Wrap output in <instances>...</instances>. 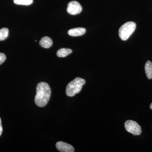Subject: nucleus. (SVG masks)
<instances>
[{
    "label": "nucleus",
    "instance_id": "obj_12",
    "mask_svg": "<svg viewBox=\"0 0 152 152\" xmlns=\"http://www.w3.org/2000/svg\"><path fill=\"white\" fill-rule=\"evenodd\" d=\"M14 2L16 4L30 5L32 4L33 0H14Z\"/></svg>",
    "mask_w": 152,
    "mask_h": 152
},
{
    "label": "nucleus",
    "instance_id": "obj_11",
    "mask_svg": "<svg viewBox=\"0 0 152 152\" xmlns=\"http://www.w3.org/2000/svg\"><path fill=\"white\" fill-rule=\"evenodd\" d=\"M9 32L7 28H3L0 29V41L4 40L7 38Z\"/></svg>",
    "mask_w": 152,
    "mask_h": 152
},
{
    "label": "nucleus",
    "instance_id": "obj_2",
    "mask_svg": "<svg viewBox=\"0 0 152 152\" xmlns=\"http://www.w3.org/2000/svg\"><path fill=\"white\" fill-rule=\"evenodd\" d=\"M86 83L84 79L77 77L70 82L66 88V94L68 96L72 97L81 91L83 86Z\"/></svg>",
    "mask_w": 152,
    "mask_h": 152
},
{
    "label": "nucleus",
    "instance_id": "obj_9",
    "mask_svg": "<svg viewBox=\"0 0 152 152\" xmlns=\"http://www.w3.org/2000/svg\"><path fill=\"white\" fill-rule=\"evenodd\" d=\"M145 72L148 78L152 79V63L151 61H147L145 66Z\"/></svg>",
    "mask_w": 152,
    "mask_h": 152
},
{
    "label": "nucleus",
    "instance_id": "obj_14",
    "mask_svg": "<svg viewBox=\"0 0 152 152\" xmlns=\"http://www.w3.org/2000/svg\"><path fill=\"white\" fill-rule=\"evenodd\" d=\"M3 132V128L1 124V118H0V136L1 135L2 133Z\"/></svg>",
    "mask_w": 152,
    "mask_h": 152
},
{
    "label": "nucleus",
    "instance_id": "obj_7",
    "mask_svg": "<svg viewBox=\"0 0 152 152\" xmlns=\"http://www.w3.org/2000/svg\"><path fill=\"white\" fill-rule=\"evenodd\" d=\"M86 32V29L83 28H74L69 30L68 34L72 37H79L84 34Z\"/></svg>",
    "mask_w": 152,
    "mask_h": 152
},
{
    "label": "nucleus",
    "instance_id": "obj_13",
    "mask_svg": "<svg viewBox=\"0 0 152 152\" xmlns=\"http://www.w3.org/2000/svg\"><path fill=\"white\" fill-rule=\"evenodd\" d=\"M6 55L3 53H0V65H1L6 60Z\"/></svg>",
    "mask_w": 152,
    "mask_h": 152
},
{
    "label": "nucleus",
    "instance_id": "obj_5",
    "mask_svg": "<svg viewBox=\"0 0 152 152\" xmlns=\"http://www.w3.org/2000/svg\"><path fill=\"white\" fill-rule=\"evenodd\" d=\"M82 7L80 3L76 1H72L68 4L67 11L71 15H76L80 13Z\"/></svg>",
    "mask_w": 152,
    "mask_h": 152
},
{
    "label": "nucleus",
    "instance_id": "obj_15",
    "mask_svg": "<svg viewBox=\"0 0 152 152\" xmlns=\"http://www.w3.org/2000/svg\"><path fill=\"white\" fill-rule=\"evenodd\" d=\"M150 109L152 110V103L150 105Z\"/></svg>",
    "mask_w": 152,
    "mask_h": 152
},
{
    "label": "nucleus",
    "instance_id": "obj_6",
    "mask_svg": "<svg viewBox=\"0 0 152 152\" xmlns=\"http://www.w3.org/2000/svg\"><path fill=\"white\" fill-rule=\"evenodd\" d=\"M56 147L57 149L61 152H75V149L72 145L64 142H58L56 144Z\"/></svg>",
    "mask_w": 152,
    "mask_h": 152
},
{
    "label": "nucleus",
    "instance_id": "obj_4",
    "mask_svg": "<svg viewBox=\"0 0 152 152\" xmlns=\"http://www.w3.org/2000/svg\"><path fill=\"white\" fill-rule=\"evenodd\" d=\"M125 127L129 132L134 136H138L142 133L140 126L137 122L132 120H128L125 123Z\"/></svg>",
    "mask_w": 152,
    "mask_h": 152
},
{
    "label": "nucleus",
    "instance_id": "obj_8",
    "mask_svg": "<svg viewBox=\"0 0 152 152\" xmlns=\"http://www.w3.org/2000/svg\"><path fill=\"white\" fill-rule=\"evenodd\" d=\"M39 45L41 47L45 48H49L53 45V40L49 37H45L40 41Z\"/></svg>",
    "mask_w": 152,
    "mask_h": 152
},
{
    "label": "nucleus",
    "instance_id": "obj_10",
    "mask_svg": "<svg viewBox=\"0 0 152 152\" xmlns=\"http://www.w3.org/2000/svg\"><path fill=\"white\" fill-rule=\"evenodd\" d=\"M72 52V50L70 49L61 48L57 52V55L58 57L64 58L70 54Z\"/></svg>",
    "mask_w": 152,
    "mask_h": 152
},
{
    "label": "nucleus",
    "instance_id": "obj_3",
    "mask_svg": "<svg viewBox=\"0 0 152 152\" xmlns=\"http://www.w3.org/2000/svg\"><path fill=\"white\" fill-rule=\"evenodd\" d=\"M136 24L133 22H128L124 24L119 30V36L121 39L126 41L129 38L136 29Z\"/></svg>",
    "mask_w": 152,
    "mask_h": 152
},
{
    "label": "nucleus",
    "instance_id": "obj_1",
    "mask_svg": "<svg viewBox=\"0 0 152 152\" xmlns=\"http://www.w3.org/2000/svg\"><path fill=\"white\" fill-rule=\"evenodd\" d=\"M51 94L50 88L47 83H39L37 86V94L34 100L36 105L41 107H45L48 103Z\"/></svg>",
    "mask_w": 152,
    "mask_h": 152
}]
</instances>
